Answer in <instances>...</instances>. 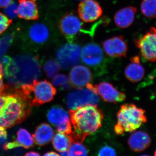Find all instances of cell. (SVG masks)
<instances>
[{
  "label": "cell",
  "instance_id": "38",
  "mask_svg": "<svg viewBox=\"0 0 156 156\" xmlns=\"http://www.w3.org/2000/svg\"><path fill=\"white\" fill-rule=\"evenodd\" d=\"M8 136H1L0 137V146L4 144L7 140Z\"/></svg>",
  "mask_w": 156,
  "mask_h": 156
},
{
  "label": "cell",
  "instance_id": "8",
  "mask_svg": "<svg viewBox=\"0 0 156 156\" xmlns=\"http://www.w3.org/2000/svg\"><path fill=\"white\" fill-rule=\"evenodd\" d=\"M58 27L69 43L73 44L78 34L82 31L83 24L75 12L70 11L60 20Z\"/></svg>",
  "mask_w": 156,
  "mask_h": 156
},
{
  "label": "cell",
  "instance_id": "26",
  "mask_svg": "<svg viewBox=\"0 0 156 156\" xmlns=\"http://www.w3.org/2000/svg\"><path fill=\"white\" fill-rule=\"evenodd\" d=\"M60 68L57 62L53 59H50L45 63L44 69L48 77L53 79L58 74Z\"/></svg>",
  "mask_w": 156,
  "mask_h": 156
},
{
  "label": "cell",
  "instance_id": "20",
  "mask_svg": "<svg viewBox=\"0 0 156 156\" xmlns=\"http://www.w3.org/2000/svg\"><path fill=\"white\" fill-rule=\"evenodd\" d=\"M54 132L49 124L43 123L38 126L33 135L34 141L37 145L43 146L51 141Z\"/></svg>",
  "mask_w": 156,
  "mask_h": 156
},
{
  "label": "cell",
  "instance_id": "13",
  "mask_svg": "<svg viewBox=\"0 0 156 156\" xmlns=\"http://www.w3.org/2000/svg\"><path fill=\"white\" fill-rule=\"evenodd\" d=\"M69 78L71 87L77 89H81L91 82L92 75L89 68L80 65L72 68Z\"/></svg>",
  "mask_w": 156,
  "mask_h": 156
},
{
  "label": "cell",
  "instance_id": "5",
  "mask_svg": "<svg viewBox=\"0 0 156 156\" xmlns=\"http://www.w3.org/2000/svg\"><path fill=\"white\" fill-rule=\"evenodd\" d=\"M23 93L29 98L32 105L38 106L53 100L56 90L50 82L34 80L30 84L20 87Z\"/></svg>",
  "mask_w": 156,
  "mask_h": 156
},
{
  "label": "cell",
  "instance_id": "11",
  "mask_svg": "<svg viewBox=\"0 0 156 156\" xmlns=\"http://www.w3.org/2000/svg\"><path fill=\"white\" fill-rule=\"evenodd\" d=\"M81 58L85 64L93 68L101 66L104 62L103 50L95 43L85 45L81 50Z\"/></svg>",
  "mask_w": 156,
  "mask_h": 156
},
{
  "label": "cell",
  "instance_id": "3",
  "mask_svg": "<svg viewBox=\"0 0 156 156\" xmlns=\"http://www.w3.org/2000/svg\"><path fill=\"white\" fill-rule=\"evenodd\" d=\"M6 81L11 87L20 88L40 78L41 68L36 56L21 55L12 58L11 62L3 67Z\"/></svg>",
  "mask_w": 156,
  "mask_h": 156
},
{
  "label": "cell",
  "instance_id": "4",
  "mask_svg": "<svg viewBox=\"0 0 156 156\" xmlns=\"http://www.w3.org/2000/svg\"><path fill=\"white\" fill-rule=\"evenodd\" d=\"M145 111L133 104H126L121 106L117 113L118 121L115 131L118 135L125 132H134L144 123L147 122Z\"/></svg>",
  "mask_w": 156,
  "mask_h": 156
},
{
  "label": "cell",
  "instance_id": "36",
  "mask_svg": "<svg viewBox=\"0 0 156 156\" xmlns=\"http://www.w3.org/2000/svg\"><path fill=\"white\" fill-rule=\"evenodd\" d=\"M58 155H59V154L56 153V152H55L54 151L49 152L46 153V154H44V156H56Z\"/></svg>",
  "mask_w": 156,
  "mask_h": 156
},
{
  "label": "cell",
  "instance_id": "40",
  "mask_svg": "<svg viewBox=\"0 0 156 156\" xmlns=\"http://www.w3.org/2000/svg\"><path fill=\"white\" fill-rule=\"evenodd\" d=\"M154 155L156 156V150L155 151V152H154Z\"/></svg>",
  "mask_w": 156,
  "mask_h": 156
},
{
  "label": "cell",
  "instance_id": "25",
  "mask_svg": "<svg viewBox=\"0 0 156 156\" xmlns=\"http://www.w3.org/2000/svg\"><path fill=\"white\" fill-rule=\"evenodd\" d=\"M52 84L53 86L59 87L62 90H69L71 86L70 84L69 78L64 74H59L53 78Z\"/></svg>",
  "mask_w": 156,
  "mask_h": 156
},
{
  "label": "cell",
  "instance_id": "17",
  "mask_svg": "<svg viewBox=\"0 0 156 156\" xmlns=\"http://www.w3.org/2000/svg\"><path fill=\"white\" fill-rule=\"evenodd\" d=\"M34 143L33 137L29 132L24 128H20L17 131L16 140L5 144L3 148L6 151L19 147L29 149L33 146Z\"/></svg>",
  "mask_w": 156,
  "mask_h": 156
},
{
  "label": "cell",
  "instance_id": "6",
  "mask_svg": "<svg viewBox=\"0 0 156 156\" xmlns=\"http://www.w3.org/2000/svg\"><path fill=\"white\" fill-rule=\"evenodd\" d=\"M99 101L98 95L95 87L89 83L86 88L76 89L69 93L66 96V104L69 110L85 105L97 106Z\"/></svg>",
  "mask_w": 156,
  "mask_h": 156
},
{
  "label": "cell",
  "instance_id": "12",
  "mask_svg": "<svg viewBox=\"0 0 156 156\" xmlns=\"http://www.w3.org/2000/svg\"><path fill=\"white\" fill-rule=\"evenodd\" d=\"M102 47L107 55L111 57H126L128 48L122 36L107 39L102 43Z\"/></svg>",
  "mask_w": 156,
  "mask_h": 156
},
{
  "label": "cell",
  "instance_id": "23",
  "mask_svg": "<svg viewBox=\"0 0 156 156\" xmlns=\"http://www.w3.org/2000/svg\"><path fill=\"white\" fill-rule=\"evenodd\" d=\"M52 143L54 148L60 152L68 151L72 144L68 135L59 132L53 136Z\"/></svg>",
  "mask_w": 156,
  "mask_h": 156
},
{
  "label": "cell",
  "instance_id": "10",
  "mask_svg": "<svg viewBox=\"0 0 156 156\" xmlns=\"http://www.w3.org/2000/svg\"><path fill=\"white\" fill-rule=\"evenodd\" d=\"M78 12L82 21L91 23L100 18L103 10L99 3L95 0H83L78 6Z\"/></svg>",
  "mask_w": 156,
  "mask_h": 156
},
{
  "label": "cell",
  "instance_id": "42",
  "mask_svg": "<svg viewBox=\"0 0 156 156\" xmlns=\"http://www.w3.org/2000/svg\"><path fill=\"white\" fill-rule=\"evenodd\" d=\"M81 1H82V0H81Z\"/></svg>",
  "mask_w": 156,
  "mask_h": 156
},
{
  "label": "cell",
  "instance_id": "2",
  "mask_svg": "<svg viewBox=\"0 0 156 156\" xmlns=\"http://www.w3.org/2000/svg\"><path fill=\"white\" fill-rule=\"evenodd\" d=\"M69 114L74 129L68 135L71 143H82L87 136L102 126L103 113L96 105H85L69 110Z\"/></svg>",
  "mask_w": 156,
  "mask_h": 156
},
{
  "label": "cell",
  "instance_id": "34",
  "mask_svg": "<svg viewBox=\"0 0 156 156\" xmlns=\"http://www.w3.org/2000/svg\"><path fill=\"white\" fill-rule=\"evenodd\" d=\"M12 0H0V8H5L11 4Z\"/></svg>",
  "mask_w": 156,
  "mask_h": 156
},
{
  "label": "cell",
  "instance_id": "30",
  "mask_svg": "<svg viewBox=\"0 0 156 156\" xmlns=\"http://www.w3.org/2000/svg\"><path fill=\"white\" fill-rule=\"evenodd\" d=\"M56 131L59 133L67 134V135H69L72 132L71 124L70 121L62 125L56 126Z\"/></svg>",
  "mask_w": 156,
  "mask_h": 156
},
{
  "label": "cell",
  "instance_id": "15",
  "mask_svg": "<svg viewBox=\"0 0 156 156\" xmlns=\"http://www.w3.org/2000/svg\"><path fill=\"white\" fill-rule=\"evenodd\" d=\"M150 136L144 131H135L131 134L128 140V144L131 150L136 152L143 151L149 147Z\"/></svg>",
  "mask_w": 156,
  "mask_h": 156
},
{
  "label": "cell",
  "instance_id": "16",
  "mask_svg": "<svg viewBox=\"0 0 156 156\" xmlns=\"http://www.w3.org/2000/svg\"><path fill=\"white\" fill-rule=\"evenodd\" d=\"M125 74L128 80L132 83H137L142 80L145 70L140 64L139 56H134L131 58V62L125 69Z\"/></svg>",
  "mask_w": 156,
  "mask_h": 156
},
{
  "label": "cell",
  "instance_id": "32",
  "mask_svg": "<svg viewBox=\"0 0 156 156\" xmlns=\"http://www.w3.org/2000/svg\"><path fill=\"white\" fill-rule=\"evenodd\" d=\"M3 76H4L3 70L0 68V93L4 92L7 88L3 82Z\"/></svg>",
  "mask_w": 156,
  "mask_h": 156
},
{
  "label": "cell",
  "instance_id": "33",
  "mask_svg": "<svg viewBox=\"0 0 156 156\" xmlns=\"http://www.w3.org/2000/svg\"><path fill=\"white\" fill-rule=\"evenodd\" d=\"M12 59V58L9 56H3L2 59H1V63H2V65L3 69V67L8 65L11 62Z\"/></svg>",
  "mask_w": 156,
  "mask_h": 156
},
{
  "label": "cell",
  "instance_id": "29",
  "mask_svg": "<svg viewBox=\"0 0 156 156\" xmlns=\"http://www.w3.org/2000/svg\"><path fill=\"white\" fill-rule=\"evenodd\" d=\"M5 13L8 17L14 18L17 15V5L15 2H11L9 6L6 7L5 10Z\"/></svg>",
  "mask_w": 156,
  "mask_h": 156
},
{
  "label": "cell",
  "instance_id": "7",
  "mask_svg": "<svg viewBox=\"0 0 156 156\" xmlns=\"http://www.w3.org/2000/svg\"><path fill=\"white\" fill-rule=\"evenodd\" d=\"M81 47L76 44H66L59 48L56 53L57 63L62 69H69L79 63L81 58Z\"/></svg>",
  "mask_w": 156,
  "mask_h": 156
},
{
  "label": "cell",
  "instance_id": "35",
  "mask_svg": "<svg viewBox=\"0 0 156 156\" xmlns=\"http://www.w3.org/2000/svg\"><path fill=\"white\" fill-rule=\"evenodd\" d=\"M1 136H8V135L5 128L0 127V137Z\"/></svg>",
  "mask_w": 156,
  "mask_h": 156
},
{
  "label": "cell",
  "instance_id": "41",
  "mask_svg": "<svg viewBox=\"0 0 156 156\" xmlns=\"http://www.w3.org/2000/svg\"><path fill=\"white\" fill-rule=\"evenodd\" d=\"M33 1H36V0H33Z\"/></svg>",
  "mask_w": 156,
  "mask_h": 156
},
{
  "label": "cell",
  "instance_id": "39",
  "mask_svg": "<svg viewBox=\"0 0 156 156\" xmlns=\"http://www.w3.org/2000/svg\"><path fill=\"white\" fill-rule=\"evenodd\" d=\"M59 155L61 156H69V153L68 151H64L60 152Z\"/></svg>",
  "mask_w": 156,
  "mask_h": 156
},
{
  "label": "cell",
  "instance_id": "27",
  "mask_svg": "<svg viewBox=\"0 0 156 156\" xmlns=\"http://www.w3.org/2000/svg\"><path fill=\"white\" fill-rule=\"evenodd\" d=\"M68 151L70 156H87L88 154L86 147L80 143L73 144Z\"/></svg>",
  "mask_w": 156,
  "mask_h": 156
},
{
  "label": "cell",
  "instance_id": "14",
  "mask_svg": "<svg viewBox=\"0 0 156 156\" xmlns=\"http://www.w3.org/2000/svg\"><path fill=\"white\" fill-rule=\"evenodd\" d=\"M94 87L97 94L106 102L116 103L122 102L126 99L125 93L117 90L108 82H101Z\"/></svg>",
  "mask_w": 156,
  "mask_h": 156
},
{
  "label": "cell",
  "instance_id": "28",
  "mask_svg": "<svg viewBox=\"0 0 156 156\" xmlns=\"http://www.w3.org/2000/svg\"><path fill=\"white\" fill-rule=\"evenodd\" d=\"M12 20L2 13H0V35L7 29L11 23Z\"/></svg>",
  "mask_w": 156,
  "mask_h": 156
},
{
  "label": "cell",
  "instance_id": "22",
  "mask_svg": "<svg viewBox=\"0 0 156 156\" xmlns=\"http://www.w3.org/2000/svg\"><path fill=\"white\" fill-rule=\"evenodd\" d=\"M29 35L33 41L37 44H43L47 41L49 38V30L43 23H36L30 29Z\"/></svg>",
  "mask_w": 156,
  "mask_h": 156
},
{
  "label": "cell",
  "instance_id": "24",
  "mask_svg": "<svg viewBox=\"0 0 156 156\" xmlns=\"http://www.w3.org/2000/svg\"><path fill=\"white\" fill-rule=\"evenodd\" d=\"M140 11L147 18H156V0H143L140 5Z\"/></svg>",
  "mask_w": 156,
  "mask_h": 156
},
{
  "label": "cell",
  "instance_id": "9",
  "mask_svg": "<svg viewBox=\"0 0 156 156\" xmlns=\"http://www.w3.org/2000/svg\"><path fill=\"white\" fill-rule=\"evenodd\" d=\"M144 58L151 62L156 61V28L151 27L145 34L134 41Z\"/></svg>",
  "mask_w": 156,
  "mask_h": 156
},
{
  "label": "cell",
  "instance_id": "1",
  "mask_svg": "<svg viewBox=\"0 0 156 156\" xmlns=\"http://www.w3.org/2000/svg\"><path fill=\"white\" fill-rule=\"evenodd\" d=\"M32 105L20 88L0 93V127L6 129L22 123L30 114Z\"/></svg>",
  "mask_w": 156,
  "mask_h": 156
},
{
  "label": "cell",
  "instance_id": "19",
  "mask_svg": "<svg viewBox=\"0 0 156 156\" xmlns=\"http://www.w3.org/2000/svg\"><path fill=\"white\" fill-rule=\"evenodd\" d=\"M137 9L133 6H128L117 11L114 16L115 23L121 28L129 27L134 22Z\"/></svg>",
  "mask_w": 156,
  "mask_h": 156
},
{
  "label": "cell",
  "instance_id": "21",
  "mask_svg": "<svg viewBox=\"0 0 156 156\" xmlns=\"http://www.w3.org/2000/svg\"><path fill=\"white\" fill-rule=\"evenodd\" d=\"M47 117L49 122L56 127L70 121L67 112L59 106L52 107L47 113Z\"/></svg>",
  "mask_w": 156,
  "mask_h": 156
},
{
  "label": "cell",
  "instance_id": "18",
  "mask_svg": "<svg viewBox=\"0 0 156 156\" xmlns=\"http://www.w3.org/2000/svg\"><path fill=\"white\" fill-rule=\"evenodd\" d=\"M17 15L19 18L27 20H37L39 11L36 3L33 0H19Z\"/></svg>",
  "mask_w": 156,
  "mask_h": 156
},
{
  "label": "cell",
  "instance_id": "31",
  "mask_svg": "<svg viewBox=\"0 0 156 156\" xmlns=\"http://www.w3.org/2000/svg\"><path fill=\"white\" fill-rule=\"evenodd\" d=\"M99 156H115L116 153L113 148L109 146H105L101 147L98 153Z\"/></svg>",
  "mask_w": 156,
  "mask_h": 156
},
{
  "label": "cell",
  "instance_id": "37",
  "mask_svg": "<svg viewBox=\"0 0 156 156\" xmlns=\"http://www.w3.org/2000/svg\"><path fill=\"white\" fill-rule=\"evenodd\" d=\"M25 156H40V154L37 152L31 151L25 154Z\"/></svg>",
  "mask_w": 156,
  "mask_h": 156
}]
</instances>
